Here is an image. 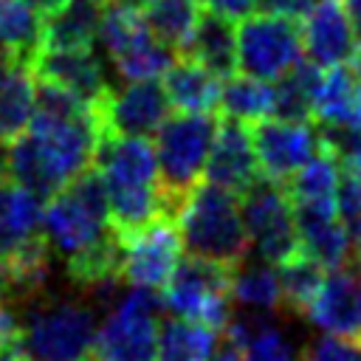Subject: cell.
<instances>
[{
  "instance_id": "d6a6232c",
  "label": "cell",
  "mask_w": 361,
  "mask_h": 361,
  "mask_svg": "<svg viewBox=\"0 0 361 361\" xmlns=\"http://www.w3.org/2000/svg\"><path fill=\"white\" fill-rule=\"evenodd\" d=\"M175 59V51L166 48L161 39H155L152 34H144L141 39H135L133 45H127L121 54L110 56L116 73L124 82H135V79H155L161 76Z\"/></svg>"
},
{
  "instance_id": "7402d4cb",
  "label": "cell",
  "mask_w": 361,
  "mask_h": 361,
  "mask_svg": "<svg viewBox=\"0 0 361 361\" xmlns=\"http://www.w3.org/2000/svg\"><path fill=\"white\" fill-rule=\"evenodd\" d=\"M34 113V71L28 62L0 54V141L25 133Z\"/></svg>"
},
{
  "instance_id": "ee69618b",
  "label": "cell",
  "mask_w": 361,
  "mask_h": 361,
  "mask_svg": "<svg viewBox=\"0 0 361 361\" xmlns=\"http://www.w3.org/2000/svg\"><path fill=\"white\" fill-rule=\"evenodd\" d=\"M107 3H124V6H135V8H141L147 0H107Z\"/></svg>"
},
{
  "instance_id": "1f68e13d",
  "label": "cell",
  "mask_w": 361,
  "mask_h": 361,
  "mask_svg": "<svg viewBox=\"0 0 361 361\" xmlns=\"http://www.w3.org/2000/svg\"><path fill=\"white\" fill-rule=\"evenodd\" d=\"M276 276H279L282 307L305 316L313 293L319 290V285L324 279V268L305 251H296L293 257H288L276 265Z\"/></svg>"
},
{
  "instance_id": "603a6c76",
  "label": "cell",
  "mask_w": 361,
  "mask_h": 361,
  "mask_svg": "<svg viewBox=\"0 0 361 361\" xmlns=\"http://www.w3.org/2000/svg\"><path fill=\"white\" fill-rule=\"evenodd\" d=\"M355 82H358V76L350 65L322 68L319 82H316V93H313L310 121L361 130L358 110H355Z\"/></svg>"
},
{
  "instance_id": "e575fe53",
  "label": "cell",
  "mask_w": 361,
  "mask_h": 361,
  "mask_svg": "<svg viewBox=\"0 0 361 361\" xmlns=\"http://www.w3.org/2000/svg\"><path fill=\"white\" fill-rule=\"evenodd\" d=\"M209 6V11H217L228 20H243L254 11H259V0H200Z\"/></svg>"
},
{
  "instance_id": "f6af8a7d",
  "label": "cell",
  "mask_w": 361,
  "mask_h": 361,
  "mask_svg": "<svg viewBox=\"0 0 361 361\" xmlns=\"http://www.w3.org/2000/svg\"><path fill=\"white\" fill-rule=\"evenodd\" d=\"M355 262H361V257H358V259H355Z\"/></svg>"
},
{
  "instance_id": "4fadbf2b",
  "label": "cell",
  "mask_w": 361,
  "mask_h": 361,
  "mask_svg": "<svg viewBox=\"0 0 361 361\" xmlns=\"http://www.w3.org/2000/svg\"><path fill=\"white\" fill-rule=\"evenodd\" d=\"M251 144L257 155L259 175L285 183L299 166H305L319 152V135L307 121L290 118H262L251 130Z\"/></svg>"
},
{
  "instance_id": "8992f818",
  "label": "cell",
  "mask_w": 361,
  "mask_h": 361,
  "mask_svg": "<svg viewBox=\"0 0 361 361\" xmlns=\"http://www.w3.org/2000/svg\"><path fill=\"white\" fill-rule=\"evenodd\" d=\"M25 316H20V338L31 361H79L93 350L96 319L79 299H31Z\"/></svg>"
},
{
  "instance_id": "30bf717a",
  "label": "cell",
  "mask_w": 361,
  "mask_h": 361,
  "mask_svg": "<svg viewBox=\"0 0 361 361\" xmlns=\"http://www.w3.org/2000/svg\"><path fill=\"white\" fill-rule=\"evenodd\" d=\"M299 23L279 14H248L237 28V68L243 73L274 82L302 59Z\"/></svg>"
},
{
  "instance_id": "7a4b0ae2",
  "label": "cell",
  "mask_w": 361,
  "mask_h": 361,
  "mask_svg": "<svg viewBox=\"0 0 361 361\" xmlns=\"http://www.w3.org/2000/svg\"><path fill=\"white\" fill-rule=\"evenodd\" d=\"M42 234L73 285L104 290L118 282L121 237L113 228L104 186L93 164L45 200Z\"/></svg>"
},
{
  "instance_id": "3957f363",
  "label": "cell",
  "mask_w": 361,
  "mask_h": 361,
  "mask_svg": "<svg viewBox=\"0 0 361 361\" xmlns=\"http://www.w3.org/2000/svg\"><path fill=\"white\" fill-rule=\"evenodd\" d=\"M93 166L102 178L107 212L118 237H127L158 214H169L158 180L155 149L144 135H102Z\"/></svg>"
},
{
  "instance_id": "7c38bea8",
  "label": "cell",
  "mask_w": 361,
  "mask_h": 361,
  "mask_svg": "<svg viewBox=\"0 0 361 361\" xmlns=\"http://www.w3.org/2000/svg\"><path fill=\"white\" fill-rule=\"evenodd\" d=\"M102 135H152L169 113L164 87L155 79H135L93 107Z\"/></svg>"
},
{
  "instance_id": "cb8c5ba5",
  "label": "cell",
  "mask_w": 361,
  "mask_h": 361,
  "mask_svg": "<svg viewBox=\"0 0 361 361\" xmlns=\"http://www.w3.org/2000/svg\"><path fill=\"white\" fill-rule=\"evenodd\" d=\"M107 0H68L42 20L39 48H93Z\"/></svg>"
},
{
  "instance_id": "9c48e42d",
  "label": "cell",
  "mask_w": 361,
  "mask_h": 361,
  "mask_svg": "<svg viewBox=\"0 0 361 361\" xmlns=\"http://www.w3.org/2000/svg\"><path fill=\"white\" fill-rule=\"evenodd\" d=\"M240 212L248 231V243L257 248L259 259L279 265L299 251V234L293 220V206L282 183L257 178L240 195Z\"/></svg>"
},
{
  "instance_id": "60d3db41",
  "label": "cell",
  "mask_w": 361,
  "mask_h": 361,
  "mask_svg": "<svg viewBox=\"0 0 361 361\" xmlns=\"http://www.w3.org/2000/svg\"><path fill=\"white\" fill-rule=\"evenodd\" d=\"M350 68L355 71V76H361V39H355V51H353V59H350Z\"/></svg>"
},
{
  "instance_id": "f1b7e54d",
  "label": "cell",
  "mask_w": 361,
  "mask_h": 361,
  "mask_svg": "<svg viewBox=\"0 0 361 361\" xmlns=\"http://www.w3.org/2000/svg\"><path fill=\"white\" fill-rule=\"evenodd\" d=\"M141 14L155 39L172 51H183L200 17V0H147Z\"/></svg>"
},
{
  "instance_id": "5b68a950",
  "label": "cell",
  "mask_w": 361,
  "mask_h": 361,
  "mask_svg": "<svg viewBox=\"0 0 361 361\" xmlns=\"http://www.w3.org/2000/svg\"><path fill=\"white\" fill-rule=\"evenodd\" d=\"M214 127H217L214 113H178V116H166L155 130L152 149L158 161V180L172 217L180 200L203 178Z\"/></svg>"
},
{
  "instance_id": "52a82bcc",
  "label": "cell",
  "mask_w": 361,
  "mask_h": 361,
  "mask_svg": "<svg viewBox=\"0 0 361 361\" xmlns=\"http://www.w3.org/2000/svg\"><path fill=\"white\" fill-rule=\"evenodd\" d=\"M161 302L169 313L223 330L231 319V268L200 257H180L169 282L161 290Z\"/></svg>"
},
{
  "instance_id": "e0dca14e",
  "label": "cell",
  "mask_w": 361,
  "mask_h": 361,
  "mask_svg": "<svg viewBox=\"0 0 361 361\" xmlns=\"http://www.w3.org/2000/svg\"><path fill=\"white\" fill-rule=\"evenodd\" d=\"M302 54L319 68L350 65L355 51V28L341 0H316L302 17Z\"/></svg>"
},
{
  "instance_id": "6da1fadb",
  "label": "cell",
  "mask_w": 361,
  "mask_h": 361,
  "mask_svg": "<svg viewBox=\"0 0 361 361\" xmlns=\"http://www.w3.org/2000/svg\"><path fill=\"white\" fill-rule=\"evenodd\" d=\"M99 138L102 130L90 104L34 76V113L8 149V175L45 203L93 164Z\"/></svg>"
},
{
  "instance_id": "ac0fdd59",
  "label": "cell",
  "mask_w": 361,
  "mask_h": 361,
  "mask_svg": "<svg viewBox=\"0 0 361 361\" xmlns=\"http://www.w3.org/2000/svg\"><path fill=\"white\" fill-rule=\"evenodd\" d=\"M42 240V200L17 180H0V259L8 262Z\"/></svg>"
},
{
  "instance_id": "d590c367",
  "label": "cell",
  "mask_w": 361,
  "mask_h": 361,
  "mask_svg": "<svg viewBox=\"0 0 361 361\" xmlns=\"http://www.w3.org/2000/svg\"><path fill=\"white\" fill-rule=\"evenodd\" d=\"M313 3H316V0H259V8L299 23V20L310 11V6H313Z\"/></svg>"
},
{
  "instance_id": "7bdbcfd3",
  "label": "cell",
  "mask_w": 361,
  "mask_h": 361,
  "mask_svg": "<svg viewBox=\"0 0 361 361\" xmlns=\"http://www.w3.org/2000/svg\"><path fill=\"white\" fill-rule=\"evenodd\" d=\"M355 110H358V121H361V76L355 82Z\"/></svg>"
},
{
  "instance_id": "4316f807",
  "label": "cell",
  "mask_w": 361,
  "mask_h": 361,
  "mask_svg": "<svg viewBox=\"0 0 361 361\" xmlns=\"http://www.w3.org/2000/svg\"><path fill=\"white\" fill-rule=\"evenodd\" d=\"M217 110L226 118L243 121V124H257L271 116L274 110V85L257 76H226V85H220V104Z\"/></svg>"
},
{
  "instance_id": "ffe728a7",
  "label": "cell",
  "mask_w": 361,
  "mask_h": 361,
  "mask_svg": "<svg viewBox=\"0 0 361 361\" xmlns=\"http://www.w3.org/2000/svg\"><path fill=\"white\" fill-rule=\"evenodd\" d=\"M180 56H189V59L200 62L217 79L231 76L237 71V28H234V20H228L217 11L200 14L186 48L180 51Z\"/></svg>"
},
{
  "instance_id": "8fae6325",
  "label": "cell",
  "mask_w": 361,
  "mask_h": 361,
  "mask_svg": "<svg viewBox=\"0 0 361 361\" xmlns=\"http://www.w3.org/2000/svg\"><path fill=\"white\" fill-rule=\"evenodd\" d=\"M180 254H183V245H180L175 217L158 214L141 228L121 237L118 282H127L130 288L164 290Z\"/></svg>"
},
{
  "instance_id": "9a60e30c",
  "label": "cell",
  "mask_w": 361,
  "mask_h": 361,
  "mask_svg": "<svg viewBox=\"0 0 361 361\" xmlns=\"http://www.w3.org/2000/svg\"><path fill=\"white\" fill-rule=\"evenodd\" d=\"M31 71L37 79H48L71 90L90 107H96L110 90L104 68L93 48H39L31 59Z\"/></svg>"
},
{
  "instance_id": "836d02e7",
  "label": "cell",
  "mask_w": 361,
  "mask_h": 361,
  "mask_svg": "<svg viewBox=\"0 0 361 361\" xmlns=\"http://www.w3.org/2000/svg\"><path fill=\"white\" fill-rule=\"evenodd\" d=\"M302 361H361V338L324 333L319 341H313L302 353Z\"/></svg>"
},
{
  "instance_id": "b9f144b4",
  "label": "cell",
  "mask_w": 361,
  "mask_h": 361,
  "mask_svg": "<svg viewBox=\"0 0 361 361\" xmlns=\"http://www.w3.org/2000/svg\"><path fill=\"white\" fill-rule=\"evenodd\" d=\"M79 361H110V358H104V355H102V353H96V350H87Z\"/></svg>"
},
{
  "instance_id": "5bb4252c",
  "label": "cell",
  "mask_w": 361,
  "mask_h": 361,
  "mask_svg": "<svg viewBox=\"0 0 361 361\" xmlns=\"http://www.w3.org/2000/svg\"><path fill=\"white\" fill-rule=\"evenodd\" d=\"M203 178L209 183H217V186L234 192L237 197L259 178V166H257V155H254V144H251V130L243 121L217 116V127L212 135Z\"/></svg>"
},
{
  "instance_id": "277c9868",
  "label": "cell",
  "mask_w": 361,
  "mask_h": 361,
  "mask_svg": "<svg viewBox=\"0 0 361 361\" xmlns=\"http://www.w3.org/2000/svg\"><path fill=\"white\" fill-rule=\"evenodd\" d=\"M175 226L186 254L237 268L248 257V231L240 212V197L217 183L200 180L178 206Z\"/></svg>"
},
{
  "instance_id": "74e56055",
  "label": "cell",
  "mask_w": 361,
  "mask_h": 361,
  "mask_svg": "<svg viewBox=\"0 0 361 361\" xmlns=\"http://www.w3.org/2000/svg\"><path fill=\"white\" fill-rule=\"evenodd\" d=\"M31 8H34V14L39 17V20H45V17H51V14H56L68 0H25Z\"/></svg>"
},
{
  "instance_id": "d4e9b609",
  "label": "cell",
  "mask_w": 361,
  "mask_h": 361,
  "mask_svg": "<svg viewBox=\"0 0 361 361\" xmlns=\"http://www.w3.org/2000/svg\"><path fill=\"white\" fill-rule=\"evenodd\" d=\"M217 347V330L195 319L169 316L158 324L155 361H209Z\"/></svg>"
},
{
  "instance_id": "d6986e66",
  "label": "cell",
  "mask_w": 361,
  "mask_h": 361,
  "mask_svg": "<svg viewBox=\"0 0 361 361\" xmlns=\"http://www.w3.org/2000/svg\"><path fill=\"white\" fill-rule=\"evenodd\" d=\"M293 220L299 251L313 257L324 271L353 262V248L336 206H293Z\"/></svg>"
},
{
  "instance_id": "4dcf8cb0",
  "label": "cell",
  "mask_w": 361,
  "mask_h": 361,
  "mask_svg": "<svg viewBox=\"0 0 361 361\" xmlns=\"http://www.w3.org/2000/svg\"><path fill=\"white\" fill-rule=\"evenodd\" d=\"M231 299L251 310H282L276 268L265 259L237 265L231 271Z\"/></svg>"
},
{
  "instance_id": "83f0119b",
  "label": "cell",
  "mask_w": 361,
  "mask_h": 361,
  "mask_svg": "<svg viewBox=\"0 0 361 361\" xmlns=\"http://www.w3.org/2000/svg\"><path fill=\"white\" fill-rule=\"evenodd\" d=\"M223 330L226 338L243 350L245 361H296V353L282 330L265 324L257 316L228 319Z\"/></svg>"
},
{
  "instance_id": "ab89813d",
  "label": "cell",
  "mask_w": 361,
  "mask_h": 361,
  "mask_svg": "<svg viewBox=\"0 0 361 361\" xmlns=\"http://www.w3.org/2000/svg\"><path fill=\"white\" fill-rule=\"evenodd\" d=\"M8 175V149H6V141H0V180H6Z\"/></svg>"
},
{
  "instance_id": "8d00e7d4",
  "label": "cell",
  "mask_w": 361,
  "mask_h": 361,
  "mask_svg": "<svg viewBox=\"0 0 361 361\" xmlns=\"http://www.w3.org/2000/svg\"><path fill=\"white\" fill-rule=\"evenodd\" d=\"M209 361H245V355H243V350L237 347V344H231L228 338L212 353V358Z\"/></svg>"
},
{
  "instance_id": "44dd1931",
  "label": "cell",
  "mask_w": 361,
  "mask_h": 361,
  "mask_svg": "<svg viewBox=\"0 0 361 361\" xmlns=\"http://www.w3.org/2000/svg\"><path fill=\"white\" fill-rule=\"evenodd\" d=\"M161 87L178 113H214L220 104V79L189 56L172 59Z\"/></svg>"
},
{
  "instance_id": "484cf974",
  "label": "cell",
  "mask_w": 361,
  "mask_h": 361,
  "mask_svg": "<svg viewBox=\"0 0 361 361\" xmlns=\"http://www.w3.org/2000/svg\"><path fill=\"white\" fill-rule=\"evenodd\" d=\"M319 73H322V68L302 56L282 76H276L274 79L276 85H274V110H271V116L290 118V121H310Z\"/></svg>"
},
{
  "instance_id": "f35d334b",
  "label": "cell",
  "mask_w": 361,
  "mask_h": 361,
  "mask_svg": "<svg viewBox=\"0 0 361 361\" xmlns=\"http://www.w3.org/2000/svg\"><path fill=\"white\" fill-rule=\"evenodd\" d=\"M344 11H347V20L353 23L355 34H361V0H341Z\"/></svg>"
},
{
  "instance_id": "ba28073f",
  "label": "cell",
  "mask_w": 361,
  "mask_h": 361,
  "mask_svg": "<svg viewBox=\"0 0 361 361\" xmlns=\"http://www.w3.org/2000/svg\"><path fill=\"white\" fill-rule=\"evenodd\" d=\"M164 302L158 290L130 288L116 307L96 327L93 350L110 361H155L158 353V313Z\"/></svg>"
},
{
  "instance_id": "f546056e",
  "label": "cell",
  "mask_w": 361,
  "mask_h": 361,
  "mask_svg": "<svg viewBox=\"0 0 361 361\" xmlns=\"http://www.w3.org/2000/svg\"><path fill=\"white\" fill-rule=\"evenodd\" d=\"M42 42V23L25 0H0V54L31 65Z\"/></svg>"
},
{
  "instance_id": "2e32d148",
  "label": "cell",
  "mask_w": 361,
  "mask_h": 361,
  "mask_svg": "<svg viewBox=\"0 0 361 361\" xmlns=\"http://www.w3.org/2000/svg\"><path fill=\"white\" fill-rule=\"evenodd\" d=\"M305 316L324 333L361 338V271L350 265L324 271Z\"/></svg>"
}]
</instances>
